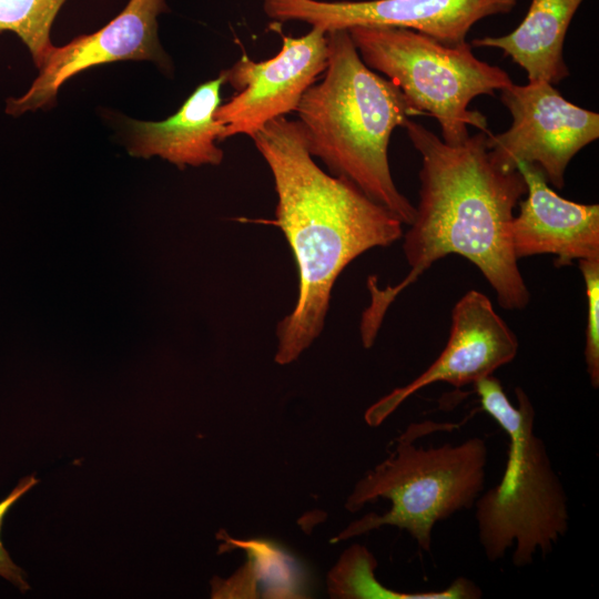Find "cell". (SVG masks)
<instances>
[{
  "label": "cell",
  "mask_w": 599,
  "mask_h": 599,
  "mask_svg": "<svg viewBox=\"0 0 599 599\" xmlns=\"http://www.w3.org/2000/svg\"><path fill=\"white\" fill-rule=\"evenodd\" d=\"M517 170L526 182L527 197L519 201L511 223L516 258L550 254L557 267L599 258V205L561 197L536 164L520 162Z\"/></svg>",
  "instance_id": "obj_12"
},
{
  "label": "cell",
  "mask_w": 599,
  "mask_h": 599,
  "mask_svg": "<svg viewBox=\"0 0 599 599\" xmlns=\"http://www.w3.org/2000/svg\"><path fill=\"white\" fill-rule=\"evenodd\" d=\"M583 0H531L520 24L501 37L476 38L470 45L495 48L511 58L529 82L556 84L569 75L564 42Z\"/></svg>",
  "instance_id": "obj_14"
},
{
  "label": "cell",
  "mask_w": 599,
  "mask_h": 599,
  "mask_svg": "<svg viewBox=\"0 0 599 599\" xmlns=\"http://www.w3.org/2000/svg\"><path fill=\"white\" fill-rule=\"evenodd\" d=\"M251 139L272 172L277 195L273 223L297 266L296 304L276 327L274 359L287 365L319 336L344 268L364 252L399 240L403 223L347 180L324 172L297 120L275 119Z\"/></svg>",
  "instance_id": "obj_2"
},
{
  "label": "cell",
  "mask_w": 599,
  "mask_h": 599,
  "mask_svg": "<svg viewBox=\"0 0 599 599\" xmlns=\"http://www.w3.org/2000/svg\"><path fill=\"white\" fill-rule=\"evenodd\" d=\"M67 0H0V32L16 33L39 68L52 49V23Z\"/></svg>",
  "instance_id": "obj_16"
},
{
  "label": "cell",
  "mask_w": 599,
  "mask_h": 599,
  "mask_svg": "<svg viewBox=\"0 0 599 599\" xmlns=\"http://www.w3.org/2000/svg\"><path fill=\"white\" fill-rule=\"evenodd\" d=\"M347 31L367 67L398 87L419 114L438 121L445 143L464 142L469 125L489 133L485 115L468 105L476 97L494 95L512 81L505 70L479 60L470 43L448 45L393 27H353Z\"/></svg>",
  "instance_id": "obj_6"
},
{
  "label": "cell",
  "mask_w": 599,
  "mask_h": 599,
  "mask_svg": "<svg viewBox=\"0 0 599 599\" xmlns=\"http://www.w3.org/2000/svg\"><path fill=\"white\" fill-rule=\"evenodd\" d=\"M327 60V32L312 27L303 37H283L281 50L268 60L255 62L244 54L222 71L224 81L235 90L215 113L224 126L222 140L236 134L252 138L268 122L296 111Z\"/></svg>",
  "instance_id": "obj_8"
},
{
  "label": "cell",
  "mask_w": 599,
  "mask_h": 599,
  "mask_svg": "<svg viewBox=\"0 0 599 599\" xmlns=\"http://www.w3.org/2000/svg\"><path fill=\"white\" fill-rule=\"evenodd\" d=\"M165 0H130L102 29L52 47L29 90L6 103V113L21 115L50 108L61 85L77 73L103 63L150 60L169 68V58L158 37V17L166 11Z\"/></svg>",
  "instance_id": "obj_10"
},
{
  "label": "cell",
  "mask_w": 599,
  "mask_h": 599,
  "mask_svg": "<svg viewBox=\"0 0 599 599\" xmlns=\"http://www.w3.org/2000/svg\"><path fill=\"white\" fill-rule=\"evenodd\" d=\"M587 297L585 363L591 386L599 387V258L580 260Z\"/></svg>",
  "instance_id": "obj_17"
},
{
  "label": "cell",
  "mask_w": 599,
  "mask_h": 599,
  "mask_svg": "<svg viewBox=\"0 0 599 599\" xmlns=\"http://www.w3.org/2000/svg\"><path fill=\"white\" fill-rule=\"evenodd\" d=\"M224 83L221 73L200 84L182 106L163 121H128L129 153L139 158L160 156L180 169L221 164L224 153L215 142L222 140L224 126L215 113Z\"/></svg>",
  "instance_id": "obj_13"
},
{
  "label": "cell",
  "mask_w": 599,
  "mask_h": 599,
  "mask_svg": "<svg viewBox=\"0 0 599 599\" xmlns=\"http://www.w3.org/2000/svg\"><path fill=\"white\" fill-rule=\"evenodd\" d=\"M38 484V479L34 475L27 476L18 483V485L11 490V493L0 501V530L3 518L8 510L14 505V502L22 497L28 490ZM0 577L10 581L20 591L24 592L29 590L30 586L26 579L24 571L13 562L10 555L2 545L0 538Z\"/></svg>",
  "instance_id": "obj_18"
},
{
  "label": "cell",
  "mask_w": 599,
  "mask_h": 599,
  "mask_svg": "<svg viewBox=\"0 0 599 599\" xmlns=\"http://www.w3.org/2000/svg\"><path fill=\"white\" fill-rule=\"evenodd\" d=\"M500 100L512 116L510 128L487 134V148L504 171L536 164L547 181L562 189L571 159L599 138V114L566 100L547 82L511 83Z\"/></svg>",
  "instance_id": "obj_7"
},
{
  "label": "cell",
  "mask_w": 599,
  "mask_h": 599,
  "mask_svg": "<svg viewBox=\"0 0 599 599\" xmlns=\"http://www.w3.org/2000/svg\"><path fill=\"white\" fill-rule=\"evenodd\" d=\"M516 334L497 314L490 300L471 290L451 309L447 344L434 363L414 380L395 388L365 412V422L376 427L399 405L422 388L434 383H448L457 388L493 375L517 355Z\"/></svg>",
  "instance_id": "obj_11"
},
{
  "label": "cell",
  "mask_w": 599,
  "mask_h": 599,
  "mask_svg": "<svg viewBox=\"0 0 599 599\" xmlns=\"http://www.w3.org/2000/svg\"><path fill=\"white\" fill-rule=\"evenodd\" d=\"M517 0H264L280 22L301 21L325 32L353 27H393L427 34L448 45L466 42L478 21L507 14Z\"/></svg>",
  "instance_id": "obj_9"
},
{
  "label": "cell",
  "mask_w": 599,
  "mask_h": 599,
  "mask_svg": "<svg viewBox=\"0 0 599 599\" xmlns=\"http://www.w3.org/2000/svg\"><path fill=\"white\" fill-rule=\"evenodd\" d=\"M403 128L422 155L419 203L403 244L410 270L383 290L368 277L370 302L359 327L365 348L373 346L395 298L449 254L476 265L504 308L524 309L530 301L511 245L514 210L527 192L522 175L497 165L486 132L451 145L410 119Z\"/></svg>",
  "instance_id": "obj_1"
},
{
  "label": "cell",
  "mask_w": 599,
  "mask_h": 599,
  "mask_svg": "<svg viewBox=\"0 0 599 599\" xmlns=\"http://www.w3.org/2000/svg\"><path fill=\"white\" fill-rule=\"evenodd\" d=\"M473 385L480 408L509 439L500 481L475 501L479 544L490 562L512 548L511 562L522 568L537 554L551 552L567 534L568 497L544 440L535 433V408L526 392L515 389V406L493 375Z\"/></svg>",
  "instance_id": "obj_4"
},
{
  "label": "cell",
  "mask_w": 599,
  "mask_h": 599,
  "mask_svg": "<svg viewBox=\"0 0 599 599\" xmlns=\"http://www.w3.org/2000/svg\"><path fill=\"white\" fill-rule=\"evenodd\" d=\"M324 77L296 112L309 154L409 225L415 206L396 187L388 162L393 131L418 111L390 80L362 60L347 30L327 32Z\"/></svg>",
  "instance_id": "obj_3"
},
{
  "label": "cell",
  "mask_w": 599,
  "mask_h": 599,
  "mask_svg": "<svg viewBox=\"0 0 599 599\" xmlns=\"http://www.w3.org/2000/svg\"><path fill=\"white\" fill-rule=\"evenodd\" d=\"M407 430L390 455L354 486L345 508L355 512L378 498L390 501L383 515L367 514L351 522L333 541L367 534L383 526L406 530L417 546L430 551L433 529L454 514L468 509L483 491L488 448L480 437L459 444L415 446Z\"/></svg>",
  "instance_id": "obj_5"
},
{
  "label": "cell",
  "mask_w": 599,
  "mask_h": 599,
  "mask_svg": "<svg viewBox=\"0 0 599 599\" xmlns=\"http://www.w3.org/2000/svg\"><path fill=\"white\" fill-rule=\"evenodd\" d=\"M376 567V558L366 547L349 546L328 572L329 596L342 599H478L483 596L480 587L466 577L456 578L440 590L395 591L377 581Z\"/></svg>",
  "instance_id": "obj_15"
}]
</instances>
